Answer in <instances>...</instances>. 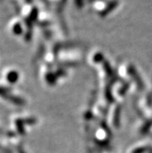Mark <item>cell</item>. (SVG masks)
Masks as SVG:
<instances>
[{
	"mask_svg": "<svg viewBox=\"0 0 152 153\" xmlns=\"http://www.w3.org/2000/svg\"><path fill=\"white\" fill-rule=\"evenodd\" d=\"M75 2L79 6H82V0H75Z\"/></svg>",
	"mask_w": 152,
	"mask_h": 153,
	"instance_id": "obj_1",
	"label": "cell"
}]
</instances>
